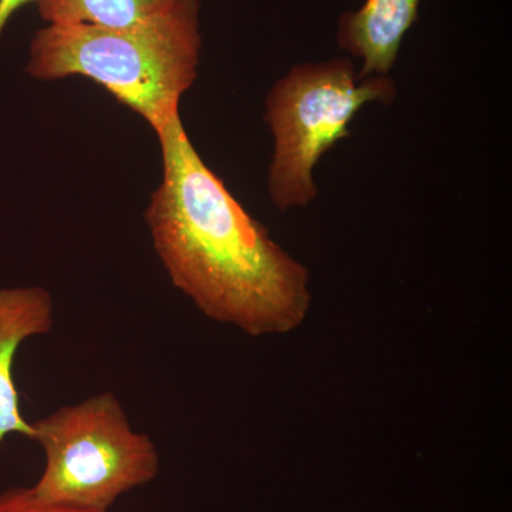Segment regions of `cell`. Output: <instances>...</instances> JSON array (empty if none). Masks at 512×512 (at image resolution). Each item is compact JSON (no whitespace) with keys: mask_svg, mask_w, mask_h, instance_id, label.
I'll use <instances>...</instances> for the list:
<instances>
[{"mask_svg":"<svg viewBox=\"0 0 512 512\" xmlns=\"http://www.w3.org/2000/svg\"><path fill=\"white\" fill-rule=\"evenodd\" d=\"M177 0H36L46 22L127 28L160 15Z\"/></svg>","mask_w":512,"mask_h":512,"instance_id":"52a82bcc","label":"cell"},{"mask_svg":"<svg viewBox=\"0 0 512 512\" xmlns=\"http://www.w3.org/2000/svg\"><path fill=\"white\" fill-rule=\"evenodd\" d=\"M45 468L30 494L46 503L110 511L160 473L153 439L134 430L119 397L101 392L32 421Z\"/></svg>","mask_w":512,"mask_h":512,"instance_id":"3957f363","label":"cell"},{"mask_svg":"<svg viewBox=\"0 0 512 512\" xmlns=\"http://www.w3.org/2000/svg\"><path fill=\"white\" fill-rule=\"evenodd\" d=\"M389 76L359 79L350 59L293 66L274 84L265 106L274 134L268 188L278 210L306 207L318 195L313 171L320 158L350 137V124L370 103H392Z\"/></svg>","mask_w":512,"mask_h":512,"instance_id":"277c9868","label":"cell"},{"mask_svg":"<svg viewBox=\"0 0 512 512\" xmlns=\"http://www.w3.org/2000/svg\"><path fill=\"white\" fill-rule=\"evenodd\" d=\"M0 512H110L46 503L33 497L28 487L12 488L0 494Z\"/></svg>","mask_w":512,"mask_h":512,"instance_id":"ba28073f","label":"cell"},{"mask_svg":"<svg viewBox=\"0 0 512 512\" xmlns=\"http://www.w3.org/2000/svg\"><path fill=\"white\" fill-rule=\"evenodd\" d=\"M200 10V0H177L127 28L50 23L33 37L28 73L39 80L87 77L158 133L197 79Z\"/></svg>","mask_w":512,"mask_h":512,"instance_id":"7a4b0ae2","label":"cell"},{"mask_svg":"<svg viewBox=\"0 0 512 512\" xmlns=\"http://www.w3.org/2000/svg\"><path fill=\"white\" fill-rule=\"evenodd\" d=\"M30 2H36V0H0V36H2L3 29H5L10 16Z\"/></svg>","mask_w":512,"mask_h":512,"instance_id":"9c48e42d","label":"cell"},{"mask_svg":"<svg viewBox=\"0 0 512 512\" xmlns=\"http://www.w3.org/2000/svg\"><path fill=\"white\" fill-rule=\"evenodd\" d=\"M421 0H365L340 16V49L362 60L359 79L387 76L396 64L409 30L419 19Z\"/></svg>","mask_w":512,"mask_h":512,"instance_id":"8992f818","label":"cell"},{"mask_svg":"<svg viewBox=\"0 0 512 512\" xmlns=\"http://www.w3.org/2000/svg\"><path fill=\"white\" fill-rule=\"evenodd\" d=\"M163 183L146 220L175 288L208 319L254 338L298 328L311 308L309 272L252 218L192 146L180 114L157 133Z\"/></svg>","mask_w":512,"mask_h":512,"instance_id":"6da1fadb","label":"cell"},{"mask_svg":"<svg viewBox=\"0 0 512 512\" xmlns=\"http://www.w3.org/2000/svg\"><path fill=\"white\" fill-rule=\"evenodd\" d=\"M55 303L40 286L0 289V447L12 434L32 440L33 426L20 409L15 360L20 346L52 332Z\"/></svg>","mask_w":512,"mask_h":512,"instance_id":"5b68a950","label":"cell"}]
</instances>
